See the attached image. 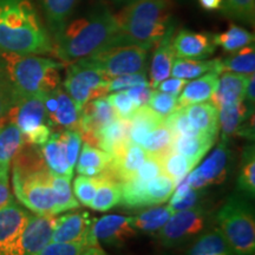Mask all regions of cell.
<instances>
[{
	"mask_svg": "<svg viewBox=\"0 0 255 255\" xmlns=\"http://www.w3.org/2000/svg\"><path fill=\"white\" fill-rule=\"evenodd\" d=\"M223 13L242 23L254 24L255 0H222Z\"/></svg>",
	"mask_w": 255,
	"mask_h": 255,
	"instance_id": "cell-42",
	"label": "cell"
},
{
	"mask_svg": "<svg viewBox=\"0 0 255 255\" xmlns=\"http://www.w3.org/2000/svg\"><path fill=\"white\" fill-rule=\"evenodd\" d=\"M212 71L219 73V59L203 60L177 58L174 60L173 66H171L170 76L189 81V79H195Z\"/></svg>",
	"mask_w": 255,
	"mask_h": 255,
	"instance_id": "cell-34",
	"label": "cell"
},
{
	"mask_svg": "<svg viewBox=\"0 0 255 255\" xmlns=\"http://www.w3.org/2000/svg\"><path fill=\"white\" fill-rule=\"evenodd\" d=\"M255 71V49L254 45L245 46L232 52L225 59H219V73L234 72L240 75H254Z\"/></svg>",
	"mask_w": 255,
	"mask_h": 255,
	"instance_id": "cell-35",
	"label": "cell"
},
{
	"mask_svg": "<svg viewBox=\"0 0 255 255\" xmlns=\"http://www.w3.org/2000/svg\"><path fill=\"white\" fill-rule=\"evenodd\" d=\"M130 128H131L130 120L117 117L98 132L95 146L113 155L120 146L130 141Z\"/></svg>",
	"mask_w": 255,
	"mask_h": 255,
	"instance_id": "cell-26",
	"label": "cell"
},
{
	"mask_svg": "<svg viewBox=\"0 0 255 255\" xmlns=\"http://www.w3.org/2000/svg\"><path fill=\"white\" fill-rule=\"evenodd\" d=\"M6 120L15 123L27 144L43 145L52 133L47 122L44 95L19 98L9 108Z\"/></svg>",
	"mask_w": 255,
	"mask_h": 255,
	"instance_id": "cell-8",
	"label": "cell"
},
{
	"mask_svg": "<svg viewBox=\"0 0 255 255\" xmlns=\"http://www.w3.org/2000/svg\"><path fill=\"white\" fill-rule=\"evenodd\" d=\"M215 139L210 137L197 135V136H177L174 137L173 150L183 155L190 162L197 165L205 155L210 150Z\"/></svg>",
	"mask_w": 255,
	"mask_h": 255,
	"instance_id": "cell-31",
	"label": "cell"
},
{
	"mask_svg": "<svg viewBox=\"0 0 255 255\" xmlns=\"http://www.w3.org/2000/svg\"><path fill=\"white\" fill-rule=\"evenodd\" d=\"M137 235L132 226L131 216L105 215L96 219L91 228V239L95 246L104 244L108 246H123L126 242Z\"/></svg>",
	"mask_w": 255,
	"mask_h": 255,
	"instance_id": "cell-14",
	"label": "cell"
},
{
	"mask_svg": "<svg viewBox=\"0 0 255 255\" xmlns=\"http://www.w3.org/2000/svg\"><path fill=\"white\" fill-rule=\"evenodd\" d=\"M63 66V62L46 57L0 50V81L7 89L12 104L19 98L45 95L58 88Z\"/></svg>",
	"mask_w": 255,
	"mask_h": 255,
	"instance_id": "cell-4",
	"label": "cell"
},
{
	"mask_svg": "<svg viewBox=\"0 0 255 255\" xmlns=\"http://www.w3.org/2000/svg\"><path fill=\"white\" fill-rule=\"evenodd\" d=\"M187 255H233V253L220 229H213L201 235Z\"/></svg>",
	"mask_w": 255,
	"mask_h": 255,
	"instance_id": "cell-37",
	"label": "cell"
},
{
	"mask_svg": "<svg viewBox=\"0 0 255 255\" xmlns=\"http://www.w3.org/2000/svg\"><path fill=\"white\" fill-rule=\"evenodd\" d=\"M115 4L117 5H128V4H131V2H135L137 0H114Z\"/></svg>",
	"mask_w": 255,
	"mask_h": 255,
	"instance_id": "cell-60",
	"label": "cell"
},
{
	"mask_svg": "<svg viewBox=\"0 0 255 255\" xmlns=\"http://www.w3.org/2000/svg\"><path fill=\"white\" fill-rule=\"evenodd\" d=\"M82 255H108L107 252L102 250L100 246H91L87 247L84 251H83Z\"/></svg>",
	"mask_w": 255,
	"mask_h": 255,
	"instance_id": "cell-59",
	"label": "cell"
},
{
	"mask_svg": "<svg viewBox=\"0 0 255 255\" xmlns=\"http://www.w3.org/2000/svg\"><path fill=\"white\" fill-rule=\"evenodd\" d=\"M127 92L128 95L130 96V98H131L133 103H135L136 107L139 108L143 107V105H148L152 89L149 87V83H143V84L127 89Z\"/></svg>",
	"mask_w": 255,
	"mask_h": 255,
	"instance_id": "cell-52",
	"label": "cell"
},
{
	"mask_svg": "<svg viewBox=\"0 0 255 255\" xmlns=\"http://www.w3.org/2000/svg\"><path fill=\"white\" fill-rule=\"evenodd\" d=\"M96 180H97L96 193L89 207L96 212H107L120 205L121 196H122L121 183L107 173L97 175Z\"/></svg>",
	"mask_w": 255,
	"mask_h": 255,
	"instance_id": "cell-27",
	"label": "cell"
},
{
	"mask_svg": "<svg viewBox=\"0 0 255 255\" xmlns=\"http://www.w3.org/2000/svg\"><path fill=\"white\" fill-rule=\"evenodd\" d=\"M64 144H65V152L68 163L73 168L77 163L79 150L82 146V135L78 130H64L62 131Z\"/></svg>",
	"mask_w": 255,
	"mask_h": 255,
	"instance_id": "cell-49",
	"label": "cell"
},
{
	"mask_svg": "<svg viewBox=\"0 0 255 255\" xmlns=\"http://www.w3.org/2000/svg\"><path fill=\"white\" fill-rule=\"evenodd\" d=\"M24 144V136L15 123L7 120L0 123V174H9L12 162Z\"/></svg>",
	"mask_w": 255,
	"mask_h": 255,
	"instance_id": "cell-22",
	"label": "cell"
},
{
	"mask_svg": "<svg viewBox=\"0 0 255 255\" xmlns=\"http://www.w3.org/2000/svg\"><path fill=\"white\" fill-rule=\"evenodd\" d=\"M173 214L174 212L168 205L155 207V208L143 210V212L137 213L135 216H131V222L137 233L155 234L163 227Z\"/></svg>",
	"mask_w": 255,
	"mask_h": 255,
	"instance_id": "cell-33",
	"label": "cell"
},
{
	"mask_svg": "<svg viewBox=\"0 0 255 255\" xmlns=\"http://www.w3.org/2000/svg\"><path fill=\"white\" fill-rule=\"evenodd\" d=\"M146 58L148 49L145 47L135 44H122L107 47L83 59L110 79L146 71Z\"/></svg>",
	"mask_w": 255,
	"mask_h": 255,
	"instance_id": "cell-7",
	"label": "cell"
},
{
	"mask_svg": "<svg viewBox=\"0 0 255 255\" xmlns=\"http://www.w3.org/2000/svg\"><path fill=\"white\" fill-rule=\"evenodd\" d=\"M188 120L199 135L216 139L219 133V110L210 102L182 108Z\"/></svg>",
	"mask_w": 255,
	"mask_h": 255,
	"instance_id": "cell-23",
	"label": "cell"
},
{
	"mask_svg": "<svg viewBox=\"0 0 255 255\" xmlns=\"http://www.w3.org/2000/svg\"><path fill=\"white\" fill-rule=\"evenodd\" d=\"M107 100L119 119L130 120L137 109L127 90L110 92V95L107 96Z\"/></svg>",
	"mask_w": 255,
	"mask_h": 255,
	"instance_id": "cell-45",
	"label": "cell"
},
{
	"mask_svg": "<svg viewBox=\"0 0 255 255\" xmlns=\"http://www.w3.org/2000/svg\"><path fill=\"white\" fill-rule=\"evenodd\" d=\"M171 0H137L115 14L119 26L116 45L135 44L150 50L171 26Z\"/></svg>",
	"mask_w": 255,
	"mask_h": 255,
	"instance_id": "cell-5",
	"label": "cell"
},
{
	"mask_svg": "<svg viewBox=\"0 0 255 255\" xmlns=\"http://www.w3.org/2000/svg\"><path fill=\"white\" fill-rule=\"evenodd\" d=\"M95 220L88 212L81 210L60 216L56 219L51 241L62 244H84L87 247L95 246L91 239V228Z\"/></svg>",
	"mask_w": 255,
	"mask_h": 255,
	"instance_id": "cell-13",
	"label": "cell"
},
{
	"mask_svg": "<svg viewBox=\"0 0 255 255\" xmlns=\"http://www.w3.org/2000/svg\"><path fill=\"white\" fill-rule=\"evenodd\" d=\"M13 199L9 189L8 174H0V208L7 205Z\"/></svg>",
	"mask_w": 255,
	"mask_h": 255,
	"instance_id": "cell-56",
	"label": "cell"
},
{
	"mask_svg": "<svg viewBox=\"0 0 255 255\" xmlns=\"http://www.w3.org/2000/svg\"><path fill=\"white\" fill-rule=\"evenodd\" d=\"M52 39L30 0H0V50L19 55L52 53Z\"/></svg>",
	"mask_w": 255,
	"mask_h": 255,
	"instance_id": "cell-3",
	"label": "cell"
},
{
	"mask_svg": "<svg viewBox=\"0 0 255 255\" xmlns=\"http://www.w3.org/2000/svg\"><path fill=\"white\" fill-rule=\"evenodd\" d=\"M116 119V114L105 96L95 98L89 101L79 113L78 131L85 143L95 145L98 132Z\"/></svg>",
	"mask_w": 255,
	"mask_h": 255,
	"instance_id": "cell-15",
	"label": "cell"
},
{
	"mask_svg": "<svg viewBox=\"0 0 255 255\" xmlns=\"http://www.w3.org/2000/svg\"><path fill=\"white\" fill-rule=\"evenodd\" d=\"M251 76V75H250ZM248 76L234 72H222L219 78L214 94L210 97L212 103L216 109H221L226 105L234 104L245 100V91Z\"/></svg>",
	"mask_w": 255,
	"mask_h": 255,
	"instance_id": "cell-21",
	"label": "cell"
},
{
	"mask_svg": "<svg viewBox=\"0 0 255 255\" xmlns=\"http://www.w3.org/2000/svg\"><path fill=\"white\" fill-rule=\"evenodd\" d=\"M216 221L233 255H254L255 218L248 201L231 196L219 210Z\"/></svg>",
	"mask_w": 255,
	"mask_h": 255,
	"instance_id": "cell-6",
	"label": "cell"
},
{
	"mask_svg": "<svg viewBox=\"0 0 255 255\" xmlns=\"http://www.w3.org/2000/svg\"><path fill=\"white\" fill-rule=\"evenodd\" d=\"M55 225V216L32 215L23 233L1 255H39L51 242Z\"/></svg>",
	"mask_w": 255,
	"mask_h": 255,
	"instance_id": "cell-12",
	"label": "cell"
},
{
	"mask_svg": "<svg viewBox=\"0 0 255 255\" xmlns=\"http://www.w3.org/2000/svg\"><path fill=\"white\" fill-rule=\"evenodd\" d=\"M96 186H97L96 176L90 177L79 175L76 177L73 181V193L77 197L78 202H81L83 206H90L96 193Z\"/></svg>",
	"mask_w": 255,
	"mask_h": 255,
	"instance_id": "cell-46",
	"label": "cell"
},
{
	"mask_svg": "<svg viewBox=\"0 0 255 255\" xmlns=\"http://www.w3.org/2000/svg\"><path fill=\"white\" fill-rule=\"evenodd\" d=\"M87 248L84 244H62L52 242L47 244L39 255H82Z\"/></svg>",
	"mask_w": 255,
	"mask_h": 255,
	"instance_id": "cell-51",
	"label": "cell"
},
{
	"mask_svg": "<svg viewBox=\"0 0 255 255\" xmlns=\"http://www.w3.org/2000/svg\"><path fill=\"white\" fill-rule=\"evenodd\" d=\"M254 90H255V77L254 75H251L248 76L246 91H245V101H246L251 107H254V102H255Z\"/></svg>",
	"mask_w": 255,
	"mask_h": 255,
	"instance_id": "cell-57",
	"label": "cell"
},
{
	"mask_svg": "<svg viewBox=\"0 0 255 255\" xmlns=\"http://www.w3.org/2000/svg\"><path fill=\"white\" fill-rule=\"evenodd\" d=\"M199 2L206 11H218L222 7V0H199Z\"/></svg>",
	"mask_w": 255,
	"mask_h": 255,
	"instance_id": "cell-58",
	"label": "cell"
},
{
	"mask_svg": "<svg viewBox=\"0 0 255 255\" xmlns=\"http://www.w3.org/2000/svg\"><path fill=\"white\" fill-rule=\"evenodd\" d=\"M143 83H149L148 77H146V71L119 76V77L108 79L107 84H105V91H107V94H110V92L115 91L127 90V89L143 84Z\"/></svg>",
	"mask_w": 255,
	"mask_h": 255,
	"instance_id": "cell-48",
	"label": "cell"
},
{
	"mask_svg": "<svg viewBox=\"0 0 255 255\" xmlns=\"http://www.w3.org/2000/svg\"><path fill=\"white\" fill-rule=\"evenodd\" d=\"M162 174H163V169H162L161 158L155 157V156H148V158L143 162L141 167L137 169L136 174L132 177L143 181V182H148Z\"/></svg>",
	"mask_w": 255,
	"mask_h": 255,
	"instance_id": "cell-50",
	"label": "cell"
},
{
	"mask_svg": "<svg viewBox=\"0 0 255 255\" xmlns=\"http://www.w3.org/2000/svg\"><path fill=\"white\" fill-rule=\"evenodd\" d=\"M32 215L13 199L0 208V255L17 240Z\"/></svg>",
	"mask_w": 255,
	"mask_h": 255,
	"instance_id": "cell-18",
	"label": "cell"
},
{
	"mask_svg": "<svg viewBox=\"0 0 255 255\" xmlns=\"http://www.w3.org/2000/svg\"><path fill=\"white\" fill-rule=\"evenodd\" d=\"M188 81L186 79H181V78H167L164 81H162L156 88V90L165 92V94L173 95L178 97V95L181 94V91L183 90V88L186 87V84Z\"/></svg>",
	"mask_w": 255,
	"mask_h": 255,
	"instance_id": "cell-54",
	"label": "cell"
},
{
	"mask_svg": "<svg viewBox=\"0 0 255 255\" xmlns=\"http://www.w3.org/2000/svg\"><path fill=\"white\" fill-rule=\"evenodd\" d=\"M111 162V155L97 146L84 143L78 155L77 173L84 176H97L107 170Z\"/></svg>",
	"mask_w": 255,
	"mask_h": 255,
	"instance_id": "cell-29",
	"label": "cell"
},
{
	"mask_svg": "<svg viewBox=\"0 0 255 255\" xmlns=\"http://www.w3.org/2000/svg\"><path fill=\"white\" fill-rule=\"evenodd\" d=\"M175 56L184 59H206L214 53L216 45L213 36L189 30L178 31L173 37Z\"/></svg>",
	"mask_w": 255,
	"mask_h": 255,
	"instance_id": "cell-19",
	"label": "cell"
},
{
	"mask_svg": "<svg viewBox=\"0 0 255 255\" xmlns=\"http://www.w3.org/2000/svg\"><path fill=\"white\" fill-rule=\"evenodd\" d=\"M46 117L49 126L78 130L79 111L66 91L60 87L44 95Z\"/></svg>",
	"mask_w": 255,
	"mask_h": 255,
	"instance_id": "cell-16",
	"label": "cell"
},
{
	"mask_svg": "<svg viewBox=\"0 0 255 255\" xmlns=\"http://www.w3.org/2000/svg\"><path fill=\"white\" fill-rule=\"evenodd\" d=\"M200 201V190L190 189L183 197L180 200L175 201V202H169V207L173 212H180V210H186L194 208V207L199 206Z\"/></svg>",
	"mask_w": 255,
	"mask_h": 255,
	"instance_id": "cell-53",
	"label": "cell"
},
{
	"mask_svg": "<svg viewBox=\"0 0 255 255\" xmlns=\"http://www.w3.org/2000/svg\"><path fill=\"white\" fill-rule=\"evenodd\" d=\"M162 161V169L163 174L171 178L175 186L183 181L187 177V175L196 167L193 162H190L183 155L175 152L174 150L165 155Z\"/></svg>",
	"mask_w": 255,
	"mask_h": 255,
	"instance_id": "cell-40",
	"label": "cell"
},
{
	"mask_svg": "<svg viewBox=\"0 0 255 255\" xmlns=\"http://www.w3.org/2000/svg\"><path fill=\"white\" fill-rule=\"evenodd\" d=\"M174 135L165 124H161L154 130H151L144 137L141 143V146L148 152L149 156L163 158L165 155L173 151Z\"/></svg>",
	"mask_w": 255,
	"mask_h": 255,
	"instance_id": "cell-36",
	"label": "cell"
},
{
	"mask_svg": "<svg viewBox=\"0 0 255 255\" xmlns=\"http://www.w3.org/2000/svg\"><path fill=\"white\" fill-rule=\"evenodd\" d=\"M250 115L251 105L245 100L219 109V128H221L222 141L228 142L238 132Z\"/></svg>",
	"mask_w": 255,
	"mask_h": 255,
	"instance_id": "cell-28",
	"label": "cell"
},
{
	"mask_svg": "<svg viewBox=\"0 0 255 255\" xmlns=\"http://www.w3.org/2000/svg\"><path fill=\"white\" fill-rule=\"evenodd\" d=\"M164 124L168 129L173 132L174 137L177 136H197L199 133L191 126L189 120H188L186 113L183 109H176L167 117H164Z\"/></svg>",
	"mask_w": 255,
	"mask_h": 255,
	"instance_id": "cell-44",
	"label": "cell"
},
{
	"mask_svg": "<svg viewBox=\"0 0 255 255\" xmlns=\"http://www.w3.org/2000/svg\"><path fill=\"white\" fill-rule=\"evenodd\" d=\"M71 178L53 174V187L57 195V205H58V214L68 210L77 209L79 207L78 200L76 199L71 190L70 184Z\"/></svg>",
	"mask_w": 255,
	"mask_h": 255,
	"instance_id": "cell-43",
	"label": "cell"
},
{
	"mask_svg": "<svg viewBox=\"0 0 255 255\" xmlns=\"http://www.w3.org/2000/svg\"><path fill=\"white\" fill-rule=\"evenodd\" d=\"M12 107V98L9 96L7 89L0 81V123L4 122L7 116L9 108Z\"/></svg>",
	"mask_w": 255,
	"mask_h": 255,
	"instance_id": "cell-55",
	"label": "cell"
},
{
	"mask_svg": "<svg viewBox=\"0 0 255 255\" xmlns=\"http://www.w3.org/2000/svg\"><path fill=\"white\" fill-rule=\"evenodd\" d=\"M208 222V212L200 206L175 212L158 231L159 242L164 247L180 246L201 234Z\"/></svg>",
	"mask_w": 255,
	"mask_h": 255,
	"instance_id": "cell-10",
	"label": "cell"
},
{
	"mask_svg": "<svg viewBox=\"0 0 255 255\" xmlns=\"http://www.w3.org/2000/svg\"><path fill=\"white\" fill-rule=\"evenodd\" d=\"M219 82L218 72L205 73L193 82H188L177 98V109H182L188 105L208 102L214 94Z\"/></svg>",
	"mask_w": 255,
	"mask_h": 255,
	"instance_id": "cell-25",
	"label": "cell"
},
{
	"mask_svg": "<svg viewBox=\"0 0 255 255\" xmlns=\"http://www.w3.org/2000/svg\"><path fill=\"white\" fill-rule=\"evenodd\" d=\"M37 145L25 143L12 162V186L14 195L32 214H58L53 174L47 169Z\"/></svg>",
	"mask_w": 255,
	"mask_h": 255,
	"instance_id": "cell-2",
	"label": "cell"
},
{
	"mask_svg": "<svg viewBox=\"0 0 255 255\" xmlns=\"http://www.w3.org/2000/svg\"><path fill=\"white\" fill-rule=\"evenodd\" d=\"M232 154L228 142L221 141L202 164L187 175V182L191 189L201 190L214 184H221L228 176Z\"/></svg>",
	"mask_w": 255,
	"mask_h": 255,
	"instance_id": "cell-11",
	"label": "cell"
},
{
	"mask_svg": "<svg viewBox=\"0 0 255 255\" xmlns=\"http://www.w3.org/2000/svg\"><path fill=\"white\" fill-rule=\"evenodd\" d=\"M40 1L47 26L51 33L55 36L68 23L70 15L75 11L79 0H40Z\"/></svg>",
	"mask_w": 255,
	"mask_h": 255,
	"instance_id": "cell-32",
	"label": "cell"
},
{
	"mask_svg": "<svg viewBox=\"0 0 255 255\" xmlns=\"http://www.w3.org/2000/svg\"><path fill=\"white\" fill-rule=\"evenodd\" d=\"M175 184L170 177L162 174L145 184V207L164 203L170 199Z\"/></svg>",
	"mask_w": 255,
	"mask_h": 255,
	"instance_id": "cell-39",
	"label": "cell"
},
{
	"mask_svg": "<svg viewBox=\"0 0 255 255\" xmlns=\"http://www.w3.org/2000/svg\"><path fill=\"white\" fill-rule=\"evenodd\" d=\"M239 190L250 197H254L255 194V151L254 145L245 148L242 155L241 169L238 177Z\"/></svg>",
	"mask_w": 255,
	"mask_h": 255,
	"instance_id": "cell-41",
	"label": "cell"
},
{
	"mask_svg": "<svg viewBox=\"0 0 255 255\" xmlns=\"http://www.w3.org/2000/svg\"><path fill=\"white\" fill-rule=\"evenodd\" d=\"M173 34H174V25H171L162 38L161 41L157 44L156 51L152 56L150 64V81H149V87L152 90L157 88V85L164 79L170 77L171 66L175 60V51L173 46Z\"/></svg>",
	"mask_w": 255,
	"mask_h": 255,
	"instance_id": "cell-20",
	"label": "cell"
},
{
	"mask_svg": "<svg viewBox=\"0 0 255 255\" xmlns=\"http://www.w3.org/2000/svg\"><path fill=\"white\" fill-rule=\"evenodd\" d=\"M40 154L52 174L72 178L73 168L68 163L62 132H52L46 143L40 145Z\"/></svg>",
	"mask_w": 255,
	"mask_h": 255,
	"instance_id": "cell-24",
	"label": "cell"
},
{
	"mask_svg": "<svg viewBox=\"0 0 255 255\" xmlns=\"http://www.w3.org/2000/svg\"><path fill=\"white\" fill-rule=\"evenodd\" d=\"M131 128H130V141L135 144L141 145L144 137L151 130L164 123V117L159 116L148 105L137 108L130 119Z\"/></svg>",
	"mask_w": 255,
	"mask_h": 255,
	"instance_id": "cell-30",
	"label": "cell"
},
{
	"mask_svg": "<svg viewBox=\"0 0 255 255\" xmlns=\"http://www.w3.org/2000/svg\"><path fill=\"white\" fill-rule=\"evenodd\" d=\"M117 38L115 14L109 9H100L64 25L53 36L52 53L63 63L71 64L115 46Z\"/></svg>",
	"mask_w": 255,
	"mask_h": 255,
	"instance_id": "cell-1",
	"label": "cell"
},
{
	"mask_svg": "<svg viewBox=\"0 0 255 255\" xmlns=\"http://www.w3.org/2000/svg\"><path fill=\"white\" fill-rule=\"evenodd\" d=\"M107 82L108 78L100 70L88 64L84 59H79L69 64L63 85L64 90L81 113L82 108L89 101L108 95L105 91Z\"/></svg>",
	"mask_w": 255,
	"mask_h": 255,
	"instance_id": "cell-9",
	"label": "cell"
},
{
	"mask_svg": "<svg viewBox=\"0 0 255 255\" xmlns=\"http://www.w3.org/2000/svg\"><path fill=\"white\" fill-rule=\"evenodd\" d=\"M148 107L151 108L159 116L167 117L169 114H171L177 109V97L155 89L151 92L150 100L148 102Z\"/></svg>",
	"mask_w": 255,
	"mask_h": 255,
	"instance_id": "cell-47",
	"label": "cell"
},
{
	"mask_svg": "<svg viewBox=\"0 0 255 255\" xmlns=\"http://www.w3.org/2000/svg\"><path fill=\"white\" fill-rule=\"evenodd\" d=\"M148 156V152L141 145L129 141L111 155V162L104 173L122 183L136 174L137 169L141 167Z\"/></svg>",
	"mask_w": 255,
	"mask_h": 255,
	"instance_id": "cell-17",
	"label": "cell"
},
{
	"mask_svg": "<svg viewBox=\"0 0 255 255\" xmlns=\"http://www.w3.org/2000/svg\"><path fill=\"white\" fill-rule=\"evenodd\" d=\"M213 40L216 46L222 47L226 52H235L242 47L252 45L254 43V34L246 28L232 24L225 32L214 34Z\"/></svg>",
	"mask_w": 255,
	"mask_h": 255,
	"instance_id": "cell-38",
	"label": "cell"
}]
</instances>
